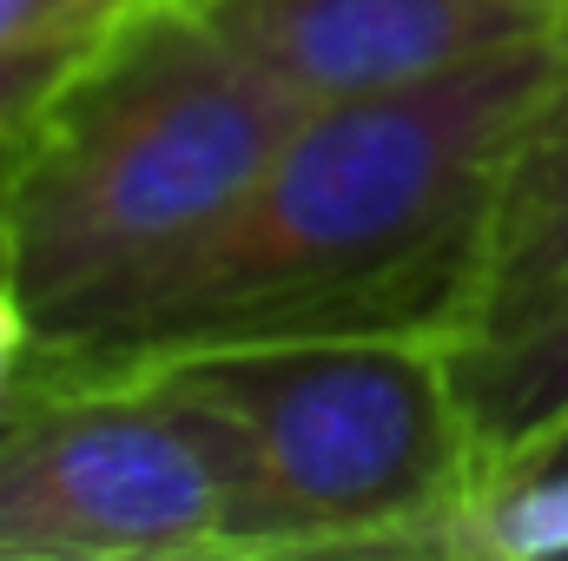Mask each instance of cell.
Returning <instances> with one entry per match:
<instances>
[{"mask_svg":"<svg viewBox=\"0 0 568 561\" xmlns=\"http://www.w3.org/2000/svg\"><path fill=\"white\" fill-rule=\"evenodd\" d=\"M33 364H40V324H33V310L20 304V290L0 278V417L27 397Z\"/></svg>","mask_w":568,"mask_h":561,"instance_id":"obj_11","label":"cell"},{"mask_svg":"<svg viewBox=\"0 0 568 561\" xmlns=\"http://www.w3.org/2000/svg\"><path fill=\"white\" fill-rule=\"evenodd\" d=\"M568 297V73L529 113L496 178L456 350H489Z\"/></svg>","mask_w":568,"mask_h":561,"instance_id":"obj_6","label":"cell"},{"mask_svg":"<svg viewBox=\"0 0 568 561\" xmlns=\"http://www.w3.org/2000/svg\"><path fill=\"white\" fill-rule=\"evenodd\" d=\"M443 555H489V561L568 555V469H529L516 482H496L449 529Z\"/></svg>","mask_w":568,"mask_h":561,"instance_id":"obj_8","label":"cell"},{"mask_svg":"<svg viewBox=\"0 0 568 561\" xmlns=\"http://www.w3.org/2000/svg\"><path fill=\"white\" fill-rule=\"evenodd\" d=\"M311 106L185 0L93 33L0 152V278L40 344L80 337L199 245Z\"/></svg>","mask_w":568,"mask_h":561,"instance_id":"obj_2","label":"cell"},{"mask_svg":"<svg viewBox=\"0 0 568 561\" xmlns=\"http://www.w3.org/2000/svg\"><path fill=\"white\" fill-rule=\"evenodd\" d=\"M33 377H145L212 410L245 469L252 555L443 549L489 496L456 337L436 324L245 330Z\"/></svg>","mask_w":568,"mask_h":561,"instance_id":"obj_3","label":"cell"},{"mask_svg":"<svg viewBox=\"0 0 568 561\" xmlns=\"http://www.w3.org/2000/svg\"><path fill=\"white\" fill-rule=\"evenodd\" d=\"M140 0H0V53H33V47H80L106 33L120 13Z\"/></svg>","mask_w":568,"mask_h":561,"instance_id":"obj_9","label":"cell"},{"mask_svg":"<svg viewBox=\"0 0 568 561\" xmlns=\"http://www.w3.org/2000/svg\"><path fill=\"white\" fill-rule=\"evenodd\" d=\"M562 73V47L529 40L417 86L311 106L199 245L80 337L40 344L33 370L324 324H436L456 337L509 145Z\"/></svg>","mask_w":568,"mask_h":561,"instance_id":"obj_1","label":"cell"},{"mask_svg":"<svg viewBox=\"0 0 568 561\" xmlns=\"http://www.w3.org/2000/svg\"><path fill=\"white\" fill-rule=\"evenodd\" d=\"M556 47L568 53V0H556Z\"/></svg>","mask_w":568,"mask_h":561,"instance_id":"obj_12","label":"cell"},{"mask_svg":"<svg viewBox=\"0 0 568 561\" xmlns=\"http://www.w3.org/2000/svg\"><path fill=\"white\" fill-rule=\"evenodd\" d=\"M87 47V40H80ZM80 47H33V53H0V152L27 126V113L47 100V86L67 73V60Z\"/></svg>","mask_w":568,"mask_h":561,"instance_id":"obj_10","label":"cell"},{"mask_svg":"<svg viewBox=\"0 0 568 561\" xmlns=\"http://www.w3.org/2000/svg\"><path fill=\"white\" fill-rule=\"evenodd\" d=\"M456 364H463L469 417L483 436L489 489L542 469L549 456L568 449V297L489 350H456Z\"/></svg>","mask_w":568,"mask_h":561,"instance_id":"obj_7","label":"cell"},{"mask_svg":"<svg viewBox=\"0 0 568 561\" xmlns=\"http://www.w3.org/2000/svg\"><path fill=\"white\" fill-rule=\"evenodd\" d=\"M252 555L225 422L145 377H33L0 417V561Z\"/></svg>","mask_w":568,"mask_h":561,"instance_id":"obj_4","label":"cell"},{"mask_svg":"<svg viewBox=\"0 0 568 561\" xmlns=\"http://www.w3.org/2000/svg\"><path fill=\"white\" fill-rule=\"evenodd\" d=\"M304 106L364 100L556 40V0H185Z\"/></svg>","mask_w":568,"mask_h":561,"instance_id":"obj_5","label":"cell"}]
</instances>
